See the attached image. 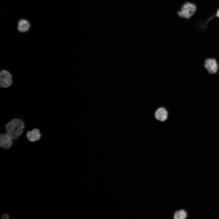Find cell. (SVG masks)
I'll return each mask as SVG.
<instances>
[{"label": "cell", "instance_id": "3957f363", "mask_svg": "<svg viewBox=\"0 0 219 219\" xmlns=\"http://www.w3.org/2000/svg\"><path fill=\"white\" fill-rule=\"evenodd\" d=\"M12 73L8 70L3 69L0 71V87L6 89L10 87L13 83Z\"/></svg>", "mask_w": 219, "mask_h": 219}, {"label": "cell", "instance_id": "8fae6325", "mask_svg": "<svg viewBox=\"0 0 219 219\" xmlns=\"http://www.w3.org/2000/svg\"><path fill=\"white\" fill-rule=\"evenodd\" d=\"M9 216L8 214H5L2 215V218L8 219L9 218Z\"/></svg>", "mask_w": 219, "mask_h": 219}, {"label": "cell", "instance_id": "8992f818", "mask_svg": "<svg viewBox=\"0 0 219 219\" xmlns=\"http://www.w3.org/2000/svg\"><path fill=\"white\" fill-rule=\"evenodd\" d=\"M13 139L7 132L1 134L0 135V146L4 149L11 148L13 144Z\"/></svg>", "mask_w": 219, "mask_h": 219}, {"label": "cell", "instance_id": "7c38bea8", "mask_svg": "<svg viewBox=\"0 0 219 219\" xmlns=\"http://www.w3.org/2000/svg\"><path fill=\"white\" fill-rule=\"evenodd\" d=\"M215 15L217 17L219 18V8L217 9L216 13Z\"/></svg>", "mask_w": 219, "mask_h": 219}, {"label": "cell", "instance_id": "52a82bcc", "mask_svg": "<svg viewBox=\"0 0 219 219\" xmlns=\"http://www.w3.org/2000/svg\"><path fill=\"white\" fill-rule=\"evenodd\" d=\"M154 116L157 120L160 121L164 122L168 118V111L165 107H159L156 110Z\"/></svg>", "mask_w": 219, "mask_h": 219}, {"label": "cell", "instance_id": "ba28073f", "mask_svg": "<svg viewBox=\"0 0 219 219\" xmlns=\"http://www.w3.org/2000/svg\"><path fill=\"white\" fill-rule=\"evenodd\" d=\"M30 27V23L26 19H22L18 22L17 29L18 31L20 33H25L28 32Z\"/></svg>", "mask_w": 219, "mask_h": 219}, {"label": "cell", "instance_id": "9c48e42d", "mask_svg": "<svg viewBox=\"0 0 219 219\" xmlns=\"http://www.w3.org/2000/svg\"><path fill=\"white\" fill-rule=\"evenodd\" d=\"M179 214L180 219H184L187 216L186 212L184 210H179Z\"/></svg>", "mask_w": 219, "mask_h": 219}, {"label": "cell", "instance_id": "30bf717a", "mask_svg": "<svg viewBox=\"0 0 219 219\" xmlns=\"http://www.w3.org/2000/svg\"><path fill=\"white\" fill-rule=\"evenodd\" d=\"M174 218L175 219H180L179 211H177L175 212Z\"/></svg>", "mask_w": 219, "mask_h": 219}, {"label": "cell", "instance_id": "6da1fadb", "mask_svg": "<svg viewBox=\"0 0 219 219\" xmlns=\"http://www.w3.org/2000/svg\"><path fill=\"white\" fill-rule=\"evenodd\" d=\"M25 127L24 122L19 118H14L11 119L5 125L6 132L13 140H17L22 135Z\"/></svg>", "mask_w": 219, "mask_h": 219}, {"label": "cell", "instance_id": "7a4b0ae2", "mask_svg": "<svg viewBox=\"0 0 219 219\" xmlns=\"http://www.w3.org/2000/svg\"><path fill=\"white\" fill-rule=\"evenodd\" d=\"M196 10L197 6L194 3L187 2L182 5L178 14L181 18L189 19L194 15Z\"/></svg>", "mask_w": 219, "mask_h": 219}, {"label": "cell", "instance_id": "277c9868", "mask_svg": "<svg viewBox=\"0 0 219 219\" xmlns=\"http://www.w3.org/2000/svg\"><path fill=\"white\" fill-rule=\"evenodd\" d=\"M203 66L210 74L217 73L219 70V65L217 60L214 58H209L204 61Z\"/></svg>", "mask_w": 219, "mask_h": 219}, {"label": "cell", "instance_id": "5b68a950", "mask_svg": "<svg viewBox=\"0 0 219 219\" xmlns=\"http://www.w3.org/2000/svg\"><path fill=\"white\" fill-rule=\"evenodd\" d=\"M26 136L28 141L31 143H34L39 141L41 139L42 134L38 128H34L27 131Z\"/></svg>", "mask_w": 219, "mask_h": 219}]
</instances>
